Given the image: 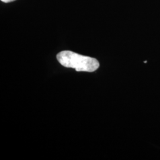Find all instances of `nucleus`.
Returning <instances> with one entry per match:
<instances>
[{
    "instance_id": "2",
    "label": "nucleus",
    "mask_w": 160,
    "mask_h": 160,
    "mask_svg": "<svg viewBox=\"0 0 160 160\" xmlns=\"http://www.w3.org/2000/svg\"><path fill=\"white\" fill-rule=\"evenodd\" d=\"M16 0H1V1H2L3 2H5V3H9V2H13Z\"/></svg>"
},
{
    "instance_id": "1",
    "label": "nucleus",
    "mask_w": 160,
    "mask_h": 160,
    "mask_svg": "<svg viewBox=\"0 0 160 160\" xmlns=\"http://www.w3.org/2000/svg\"><path fill=\"white\" fill-rule=\"evenodd\" d=\"M57 58L59 62L63 67L74 68L76 71L93 72L97 70L100 66L96 59L69 51L59 52Z\"/></svg>"
}]
</instances>
